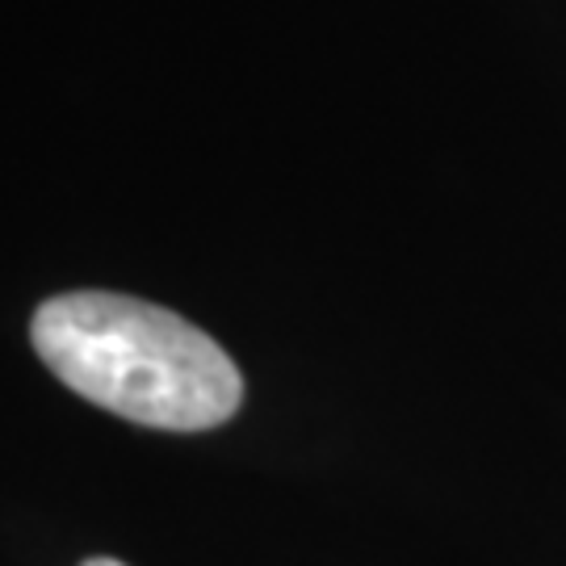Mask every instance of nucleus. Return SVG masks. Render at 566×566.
Listing matches in <instances>:
<instances>
[{"instance_id":"1","label":"nucleus","mask_w":566,"mask_h":566,"mask_svg":"<svg viewBox=\"0 0 566 566\" xmlns=\"http://www.w3.org/2000/svg\"><path fill=\"white\" fill-rule=\"evenodd\" d=\"M42 365L81 399L164 432H206L243 403L235 361L177 311L130 294L72 290L30 319Z\"/></svg>"},{"instance_id":"2","label":"nucleus","mask_w":566,"mask_h":566,"mask_svg":"<svg viewBox=\"0 0 566 566\" xmlns=\"http://www.w3.org/2000/svg\"><path fill=\"white\" fill-rule=\"evenodd\" d=\"M81 566H126V563H118V558H88V563H81Z\"/></svg>"}]
</instances>
